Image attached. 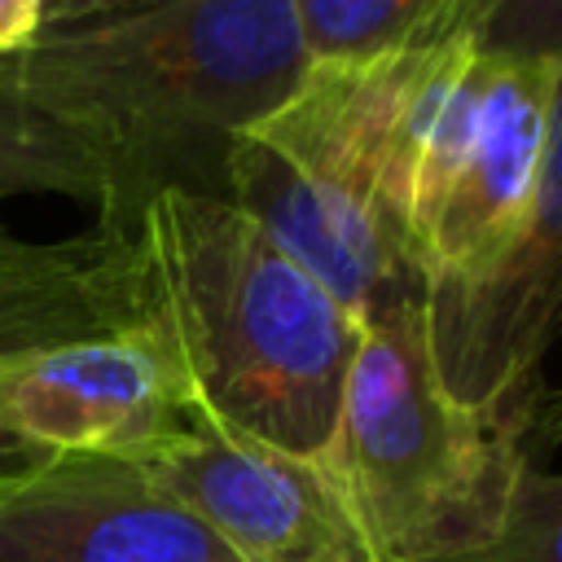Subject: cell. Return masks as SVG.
Segmentation results:
<instances>
[{
	"label": "cell",
	"instance_id": "1",
	"mask_svg": "<svg viewBox=\"0 0 562 562\" xmlns=\"http://www.w3.org/2000/svg\"><path fill=\"white\" fill-rule=\"evenodd\" d=\"M0 70L97 149V228L136 237L167 189L224 198L233 145L294 97L307 53L290 0H158L79 26L44 22Z\"/></svg>",
	"mask_w": 562,
	"mask_h": 562
},
{
	"label": "cell",
	"instance_id": "2",
	"mask_svg": "<svg viewBox=\"0 0 562 562\" xmlns=\"http://www.w3.org/2000/svg\"><path fill=\"white\" fill-rule=\"evenodd\" d=\"M136 241L198 417L325 457L360 321L228 198L167 189L140 211Z\"/></svg>",
	"mask_w": 562,
	"mask_h": 562
},
{
	"label": "cell",
	"instance_id": "3",
	"mask_svg": "<svg viewBox=\"0 0 562 562\" xmlns=\"http://www.w3.org/2000/svg\"><path fill=\"white\" fill-rule=\"evenodd\" d=\"M452 44L307 61L294 97L228 154L224 198L356 321L426 303V272L408 241V171Z\"/></svg>",
	"mask_w": 562,
	"mask_h": 562
},
{
	"label": "cell",
	"instance_id": "4",
	"mask_svg": "<svg viewBox=\"0 0 562 562\" xmlns=\"http://www.w3.org/2000/svg\"><path fill=\"white\" fill-rule=\"evenodd\" d=\"M540 395L461 404L435 373L426 303L364 316L325 461L373 562H426L483 544L531 470Z\"/></svg>",
	"mask_w": 562,
	"mask_h": 562
},
{
	"label": "cell",
	"instance_id": "5",
	"mask_svg": "<svg viewBox=\"0 0 562 562\" xmlns=\"http://www.w3.org/2000/svg\"><path fill=\"white\" fill-rule=\"evenodd\" d=\"M558 75V61L452 44L408 171V241L426 285L470 272L518 220L544 158Z\"/></svg>",
	"mask_w": 562,
	"mask_h": 562
},
{
	"label": "cell",
	"instance_id": "6",
	"mask_svg": "<svg viewBox=\"0 0 562 562\" xmlns=\"http://www.w3.org/2000/svg\"><path fill=\"white\" fill-rule=\"evenodd\" d=\"M562 334V75L536 184L509 233L461 277L426 285V338L461 404L540 395V360Z\"/></svg>",
	"mask_w": 562,
	"mask_h": 562
},
{
	"label": "cell",
	"instance_id": "7",
	"mask_svg": "<svg viewBox=\"0 0 562 562\" xmlns=\"http://www.w3.org/2000/svg\"><path fill=\"white\" fill-rule=\"evenodd\" d=\"M184 369L158 325L44 342L0 360V430L35 457L145 465L198 430Z\"/></svg>",
	"mask_w": 562,
	"mask_h": 562
},
{
	"label": "cell",
	"instance_id": "8",
	"mask_svg": "<svg viewBox=\"0 0 562 562\" xmlns=\"http://www.w3.org/2000/svg\"><path fill=\"white\" fill-rule=\"evenodd\" d=\"M145 470L202 518L237 562H373L325 457L281 452L202 422L154 452Z\"/></svg>",
	"mask_w": 562,
	"mask_h": 562
},
{
	"label": "cell",
	"instance_id": "9",
	"mask_svg": "<svg viewBox=\"0 0 562 562\" xmlns=\"http://www.w3.org/2000/svg\"><path fill=\"white\" fill-rule=\"evenodd\" d=\"M0 562H237L145 465L44 457L0 483Z\"/></svg>",
	"mask_w": 562,
	"mask_h": 562
},
{
	"label": "cell",
	"instance_id": "10",
	"mask_svg": "<svg viewBox=\"0 0 562 562\" xmlns=\"http://www.w3.org/2000/svg\"><path fill=\"white\" fill-rule=\"evenodd\" d=\"M154 321L149 272L136 237L75 233L22 241L0 228V360L44 342L132 329ZM35 452L0 430V483L31 470Z\"/></svg>",
	"mask_w": 562,
	"mask_h": 562
},
{
	"label": "cell",
	"instance_id": "11",
	"mask_svg": "<svg viewBox=\"0 0 562 562\" xmlns=\"http://www.w3.org/2000/svg\"><path fill=\"white\" fill-rule=\"evenodd\" d=\"M22 193H57L97 211L105 198V167L79 132L44 114L0 70V198Z\"/></svg>",
	"mask_w": 562,
	"mask_h": 562
},
{
	"label": "cell",
	"instance_id": "12",
	"mask_svg": "<svg viewBox=\"0 0 562 562\" xmlns=\"http://www.w3.org/2000/svg\"><path fill=\"white\" fill-rule=\"evenodd\" d=\"M457 0H290L307 61H373L417 44H448Z\"/></svg>",
	"mask_w": 562,
	"mask_h": 562
},
{
	"label": "cell",
	"instance_id": "13",
	"mask_svg": "<svg viewBox=\"0 0 562 562\" xmlns=\"http://www.w3.org/2000/svg\"><path fill=\"white\" fill-rule=\"evenodd\" d=\"M443 40H461L474 53L562 66V0H457L443 18Z\"/></svg>",
	"mask_w": 562,
	"mask_h": 562
},
{
	"label": "cell",
	"instance_id": "14",
	"mask_svg": "<svg viewBox=\"0 0 562 562\" xmlns=\"http://www.w3.org/2000/svg\"><path fill=\"white\" fill-rule=\"evenodd\" d=\"M426 562H562V474L531 465L518 479L509 514L483 544Z\"/></svg>",
	"mask_w": 562,
	"mask_h": 562
},
{
	"label": "cell",
	"instance_id": "15",
	"mask_svg": "<svg viewBox=\"0 0 562 562\" xmlns=\"http://www.w3.org/2000/svg\"><path fill=\"white\" fill-rule=\"evenodd\" d=\"M40 31H44V9L35 0H0V61L31 48Z\"/></svg>",
	"mask_w": 562,
	"mask_h": 562
},
{
	"label": "cell",
	"instance_id": "16",
	"mask_svg": "<svg viewBox=\"0 0 562 562\" xmlns=\"http://www.w3.org/2000/svg\"><path fill=\"white\" fill-rule=\"evenodd\" d=\"M145 4H158V0H70V4L53 9L44 22L48 26H79V22L119 18V13H132V9H145Z\"/></svg>",
	"mask_w": 562,
	"mask_h": 562
},
{
	"label": "cell",
	"instance_id": "17",
	"mask_svg": "<svg viewBox=\"0 0 562 562\" xmlns=\"http://www.w3.org/2000/svg\"><path fill=\"white\" fill-rule=\"evenodd\" d=\"M536 439H562V391H544L540 395V408H536Z\"/></svg>",
	"mask_w": 562,
	"mask_h": 562
},
{
	"label": "cell",
	"instance_id": "18",
	"mask_svg": "<svg viewBox=\"0 0 562 562\" xmlns=\"http://www.w3.org/2000/svg\"><path fill=\"white\" fill-rule=\"evenodd\" d=\"M35 4H40V9H44V18H48L53 9H61V4H70V0H35Z\"/></svg>",
	"mask_w": 562,
	"mask_h": 562
}]
</instances>
